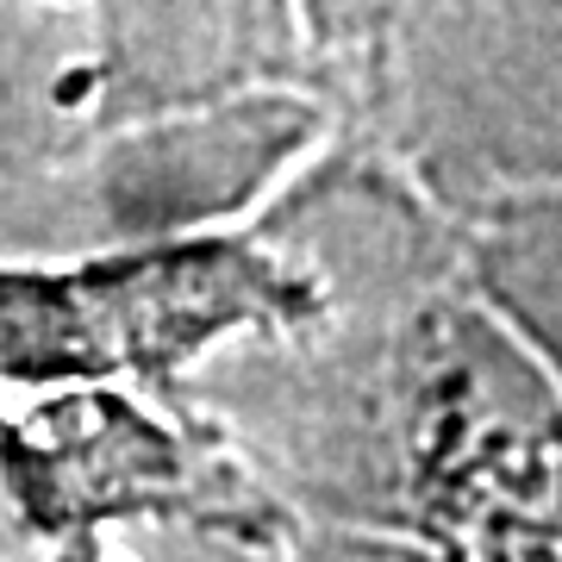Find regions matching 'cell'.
<instances>
[{
    "label": "cell",
    "mask_w": 562,
    "mask_h": 562,
    "mask_svg": "<svg viewBox=\"0 0 562 562\" xmlns=\"http://www.w3.org/2000/svg\"><path fill=\"white\" fill-rule=\"evenodd\" d=\"M375 69L431 194L475 213L562 181V0H413Z\"/></svg>",
    "instance_id": "7a4b0ae2"
},
{
    "label": "cell",
    "mask_w": 562,
    "mask_h": 562,
    "mask_svg": "<svg viewBox=\"0 0 562 562\" xmlns=\"http://www.w3.org/2000/svg\"><path fill=\"white\" fill-rule=\"evenodd\" d=\"M406 525L438 550H562V387L482 301L425 306L394 357Z\"/></svg>",
    "instance_id": "6da1fadb"
},
{
    "label": "cell",
    "mask_w": 562,
    "mask_h": 562,
    "mask_svg": "<svg viewBox=\"0 0 562 562\" xmlns=\"http://www.w3.org/2000/svg\"><path fill=\"white\" fill-rule=\"evenodd\" d=\"M469 276H475V301L562 387V181L475 206Z\"/></svg>",
    "instance_id": "3957f363"
}]
</instances>
